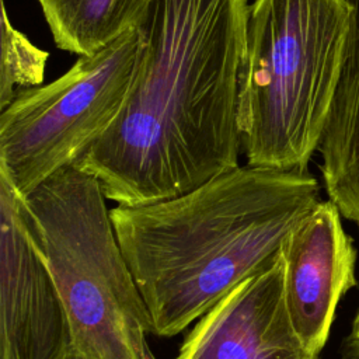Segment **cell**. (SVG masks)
Here are the masks:
<instances>
[{"instance_id":"cell-11","label":"cell","mask_w":359,"mask_h":359,"mask_svg":"<svg viewBox=\"0 0 359 359\" xmlns=\"http://www.w3.org/2000/svg\"><path fill=\"white\" fill-rule=\"evenodd\" d=\"M1 50H0V111L20 88L43 83L49 53L35 46L21 31L14 28L1 0Z\"/></svg>"},{"instance_id":"cell-4","label":"cell","mask_w":359,"mask_h":359,"mask_svg":"<svg viewBox=\"0 0 359 359\" xmlns=\"http://www.w3.org/2000/svg\"><path fill=\"white\" fill-rule=\"evenodd\" d=\"M105 199L97 178L72 164L22 205L63 299L74 351L88 359H147L151 318Z\"/></svg>"},{"instance_id":"cell-3","label":"cell","mask_w":359,"mask_h":359,"mask_svg":"<svg viewBox=\"0 0 359 359\" xmlns=\"http://www.w3.org/2000/svg\"><path fill=\"white\" fill-rule=\"evenodd\" d=\"M348 0H250L238 83L247 164L306 171L351 28Z\"/></svg>"},{"instance_id":"cell-10","label":"cell","mask_w":359,"mask_h":359,"mask_svg":"<svg viewBox=\"0 0 359 359\" xmlns=\"http://www.w3.org/2000/svg\"><path fill=\"white\" fill-rule=\"evenodd\" d=\"M146 0H38L55 45L95 53L132 27Z\"/></svg>"},{"instance_id":"cell-6","label":"cell","mask_w":359,"mask_h":359,"mask_svg":"<svg viewBox=\"0 0 359 359\" xmlns=\"http://www.w3.org/2000/svg\"><path fill=\"white\" fill-rule=\"evenodd\" d=\"M0 359H70L69 316L28 226L22 196L0 175Z\"/></svg>"},{"instance_id":"cell-1","label":"cell","mask_w":359,"mask_h":359,"mask_svg":"<svg viewBox=\"0 0 359 359\" xmlns=\"http://www.w3.org/2000/svg\"><path fill=\"white\" fill-rule=\"evenodd\" d=\"M250 0H146L140 57L109 128L74 163L123 206L181 196L238 167Z\"/></svg>"},{"instance_id":"cell-8","label":"cell","mask_w":359,"mask_h":359,"mask_svg":"<svg viewBox=\"0 0 359 359\" xmlns=\"http://www.w3.org/2000/svg\"><path fill=\"white\" fill-rule=\"evenodd\" d=\"M282 252L292 324L304 346L320 355L341 297L356 283V252L338 208L320 201L286 237Z\"/></svg>"},{"instance_id":"cell-9","label":"cell","mask_w":359,"mask_h":359,"mask_svg":"<svg viewBox=\"0 0 359 359\" xmlns=\"http://www.w3.org/2000/svg\"><path fill=\"white\" fill-rule=\"evenodd\" d=\"M352 6L339 80L318 143L330 201L359 230V0Z\"/></svg>"},{"instance_id":"cell-5","label":"cell","mask_w":359,"mask_h":359,"mask_svg":"<svg viewBox=\"0 0 359 359\" xmlns=\"http://www.w3.org/2000/svg\"><path fill=\"white\" fill-rule=\"evenodd\" d=\"M133 24L56 80L20 88L0 114V175L25 196L80 156L119 114L137 69Z\"/></svg>"},{"instance_id":"cell-13","label":"cell","mask_w":359,"mask_h":359,"mask_svg":"<svg viewBox=\"0 0 359 359\" xmlns=\"http://www.w3.org/2000/svg\"><path fill=\"white\" fill-rule=\"evenodd\" d=\"M70 359H88V358H86V356H83V355H80V353H77V352L74 351Z\"/></svg>"},{"instance_id":"cell-2","label":"cell","mask_w":359,"mask_h":359,"mask_svg":"<svg viewBox=\"0 0 359 359\" xmlns=\"http://www.w3.org/2000/svg\"><path fill=\"white\" fill-rule=\"evenodd\" d=\"M318 199L306 171L238 165L181 196L118 205L111 220L153 334L174 337L261 269Z\"/></svg>"},{"instance_id":"cell-7","label":"cell","mask_w":359,"mask_h":359,"mask_svg":"<svg viewBox=\"0 0 359 359\" xmlns=\"http://www.w3.org/2000/svg\"><path fill=\"white\" fill-rule=\"evenodd\" d=\"M283 276L280 248L198 318L174 359H320L292 324Z\"/></svg>"},{"instance_id":"cell-14","label":"cell","mask_w":359,"mask_h":359,"mask_svg":"<svg viewBox=\"0 0 359 359\" xmlns=\"http://www.w3.org/2000/svg\"><path fill=\"white\" fill-rule=\"evenodd\" d=\"M147 359H156V358H154V355L151 353V351L149 352V358H147Z\"/></svg>"},{"instance_id":"cell-12","label":"cell","mask_w":359,"mask_h":359,"mask_svg":"<svg viewBox=\"0 0 359 359\" xmlns=\"http://www.w3.org/2000/svg\"><path fill=\"white\" fill-rule=\"evenodd\" d=\"M346 349H348V356L353 359H359V311L353 320L351 334L346 339Z\"/></svg>"}]
</instances>
